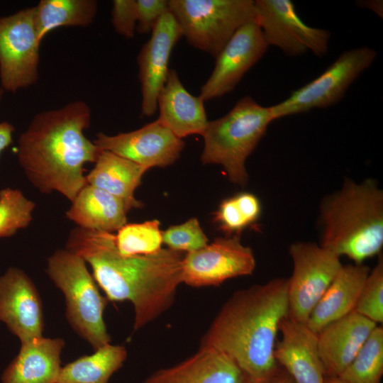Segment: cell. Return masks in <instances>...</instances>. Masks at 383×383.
Wrapping results in <instances>:
<instances>
[{
	"label": "cell",
	"instance_id": "cell-1",
	"mask_svg": "<svg viewBox=\"0 0 383 383\" xmlns=\"http://www.w3.org/2000/svg\"><path fill=\"white\" fill-rule=\"evenodd\" d=\"M66 248L90 265L108 301L133 304L134 331L168 309L182 283V252L167 248L150 255L125 256L118 252L113 233L79 227L70 231Z\"/></svg>",
	"mask_w": 383,
	"mask_h": 383
},
{
	"label": "cell",
	"instance_id": "cell-2",
	"mask_svg": "<svg viewBox=\"0 0 383 383\" xmlns=\"http://www.w3.org/2000/svg\"><path fill=\"white\" fill-rule=\"evenodd\" d=\"M288 316L287 278L276 277L235 292L201 340L230 357L252 383H265L278 370L274 349Z\"/></svg>",
	"mask_w": 383,
	"mask_h": 383
},
{
	"label": "cell",
	"instance_id": "cell-3",
	"mask_svg": "<svg viewBox=\"0 0 383 383\" xmlns=\"http://www.w3.org/2000/svg\"><path fill=\"white\" fill-rule=\"evenodd\" d=\"M91 122L82 101L35 115L18 140V160L39 192H57L71 202L87 185L84 165L95 162L100 150L84 135Z\"/></svg>",
	"mask_w": 383,
	"mask_h": 383
},
{
	"label": "cell",
	"instance_id": "cell-4",
	"mask_svg": "<svg viewBox=\"0 0 383 383\" xmlns=\"http://www.w3.org/2000/svg\"><path fill=\"white\" fill-rule=\"evenodd\" d=\"M318 225L321 246L362 264L383 246L382 190L373 179H345L321 201Z\"/></svg>",
	"mask_w": 383,
	"mask_h": 383
},
{
	"label": "cell",
	"instance_id": "cell-5",
	"mask_svg": "<svg viewBox=\"0 0 383 383\" xmlns=\"http://www.w3.org/2000/svg\"><path fill=\"white\" fill-rule=\"evenodd\" d=\"M274 121L270 106L250 96L243 97L226 115L209 121L202 134V163L221 165L231 182L245 186L246 160Z\"/></svg>",
	"mask_w": 383,
	"mask_h": 383
},
{
	"label": "cell",
	"instance_id": "cell-6",
	"mask_svg": "<svg viewBox=\"0 0 383 383\" xmlns=\"http://www.w3.org/2000/svg\"><path fill=\"white\" fill-rule=\"evenodd\" d=\"M46 272L63 293L66 318L77 334L94 351L109 344L104 320L109 301L101 294L84 259L66 248L57 250L48 258Z\"/></svg>",
	"mask_w": 383,
	"mask_h": 383
},
{
	"label": "cell",
	"instance_id": "cell-7",
	"mask_svg": "<svg viewBox=\"0 0 383 383\" xmlns=\"http://www.w3.org/2000/svg\"><path fill=\"white\" fill-rule=\"evenodd\" d=\"M189 45L216 58L233 34L255 21L252 0H169Z\"/></svg>",
	"mask_w": 383,
	"mask_h": 383
},
{
	"label": "cell",
	"instance_id": "cell-8",
	"mask_svg": "<svg viewBox=\"0 0 383 383\" xmlns=\"http://www.w3.org/2000/svg\"><path fill=\"white\" fill-rule=\"evenodd\" d=\"M376 57L377 52L367 46L345 51L316 78L294 90L286 99L270 106L274 119L336 104Z\"/></svg>",
	"mask_w": 383,
	"mask_h": 383
},
{
	"label": "cell",
	"instance_id": "cell-9",
	"mask_svg": "<svg viewBox=\"0 0 383 383\" xmlns=\"http://www.w3.org/2000/svg\"><path fill=\"white\" fill-rule=\"evenodd\" d=\"M293 263L287 278L288 317L306 323L343 264L340 258L312 242H295L289 248Z\"/></svg>",
	"mask_w": 383,
	"mask_h": 383
},
{
	"label": "cell",
	"instance_id": "cell-10",
	"mask_svg": "<svg viewBox=\"0 0 383 383\" xmlns=\"http://www.w3.org/2000/svg\"><path fill=\"white\" fill-rule=\"evenodd\" d=\"M35 7L0 17V79L4 90L16 92L36 83L39 47Z\"/></svg>",
	"mask_w": 383,
	"mask_h": 383
},
{
	"label": "cell",
	"instance_id": "cell-11",
	"mask_svg": "<svg viewBox=\"0 0 383 383\" xmlns=\"http://www.w3.org/2000/svg\"><path fill=\"white\" fill-rule=\"evenodd\" d=\"M255 22L260 28L268 46L273 45L289 56L311 51L326 55L330 31L306 24L290 0L254 1Z\"/></svg>",
	"mask_w": 383,
	"mask_h": 383
},
{
	"label": "cell",
	"instance_id": "cell-12",
	"mask_svg": "<svg viewBox=\"0 0 383 383\" xmlns=\"http://www.w3.org/2000/svg\"><path fill=\"white\" fill-rule=\"evenodd\" d=\"M256 261L252 249L243 245L239 235L216 238L182 262V283L194 287L218 286L234 277L251 274Z\"/></svg>",
	"mask_w": 383,
	"mask_h": 383
},
{
	"label": "cell",
	"instance_id": "cell-13",
	"mask_svg": "<svg viewBox=\"0 0 383 383\" xmlns=\"http://www.w3.org/2000/svg\"><path fill=\"white\" fill-rule=\"evenodd\" d=\"M268 47L255 21L241 26L215 58L214 68L201 88L200 98L205 101L231 92Z\"/></svg>",
	"mask_w": 383,
	"mask_h": 383
},
{
	"label": "cell",
	"instance_id": "cell-14",
	"mask_svg": "<svg viewBox=\"0 0 383 383\" xmlns=\"http://www.w3.org/2000/svg\"><path fill=\"white\" fill-rule=\"evenodd\" d=\"M93 142L100 150L112 152L148 170L172 164L185 145L157 119L128 133L115 135L99 133Z\"/></svg>",
	"mask_w": 383,
	"mask_h": 383
},
{
	"label": "cell",
	"instance_id": "cell-15",
	"mask_svg": "<svg viewBox=\"0 0 383 383\" xmlns=\"http://www.w3.org/2000/svg\"><path fill=\"white\" fill-rule=\"evenodd\" d=\"M0 321L21 343L43 336L40 294L27 274L18 267H9L0 277Z\"/></svg>",
	"mask_w": 383,
	"mask_h": 383
},
{
	"label": "cell",
	"instance_id": "cell-16",
	"mask_svg": "<svg viewBox=\"0 0 383 383\" xmlns=\"http://www.w3.org/2000/svg\"><path fill=\"white\" fill-rule=\"evenodd\" d=\"M182 36L179 25L168 11L160 18L138 55L141 111L145 116L157 111V96L167 80L172 50Z\"/></svg>",
	"mask_w": 383,
	"mask_h": 383
},
{
	"label": "cell",
	"instance_id": "cell-17",
	"mask_svg": "<svg viewBox=\"0 0 383 383\" xmlns=\"http://www.w3.org/2000/svg\"><path fill=\"white\" fill-rule=\"evenodd\" d=\"M279 334L274 354L277 363L296 383H325L317 335L304 323L288 316L281 321Z\"/></svg>",
	"mask_w": 383,
	"mask_h": 383
},
{
	"label": "cell",
	"instance_id": "cell-18",
	"mask_svg": "<svg viewBox=\"0 0 383 383\" xmlns=\"http://www.w3.org/2000/svg\"><path fill=\"white\" fill-rule=\"evenodd\" d=\"M377 326L353 311L323 328L317 334V348L326 377H338Z\"/></svg>",
	"mask_w": 383,
	"mask_h": 383
},
{
	"label": "cell",
	"instance_id": "cell-19",
	"mask_svg": "<svg viewBox=\"0 0 383 383\" xmlns=\"http://www.w3.org/2000/svg\"><path fill=\"white\" fill-rule=\"evenodd\" d=\"M143 383H252L227 355L201 347L191 357L167 368L160 369Z\"/></svg>",
	"mask_w": 383,
	"mask_h": 383
},
{
	"label": "cell",
	"instance_id": "cell-20",
	"mask_svg": "<svg viewBox=\"0 0 383 383\" xmlns=\"http://www.w3.org/2000/svg\"><path fill=\"white\" fill-rule=\"evenodd\" d=\"M204 102L186 89L176 70L170 69L157 96V120L180 138L202 135L209 123Z\"/></svg>",
	"mask_w": 383,
	"mask_h": 383
},
{
	"label": "cell",
	"instance_id": "cell-21",
	"mask_svg": "<svg viewBox=\"0 0 383 383\" xmlns=\"http://www.w3.org/2000/svg\"><path fill=\"white\" fill-rule=\"evenodd\" d=\"M370 271L363 263L343 265L305 325L317 335L331 323L354 311Z\"/></svg>",
	"mask_w": 383,
	"mask_h": 383
},
{
	"label": "cell",
	"instance_id": "cell-22",
	"mask_svg": "<svg viewBox=\"0 0 383 383\" xmlns=\"http://www.w3.org/2000/svg\"><path fill=\"white\" fill-rule=\"evenodd\" d=\"M65 341L43 336L21 343L18 355L4 370L1 383H56Z\"/></svg>",
	"mask_w": 383,
	"mask_h": 383
},
{
	"label": "cell",
	"instance_id": "cell-23",
	"mask_svg": "<svg viewBox=\"0 0 383 383\" xmlns=\"http://www.w3.org/2000/svg\"><path fill=\"white\" fill-rule=\"evenodd\" d=\"M128 211L118 198L87 184L71 202L65 215L79 228L113 233L127 223Z\"/></svg>",
	"mask_w": 383,
	"mask_h": 383
},
{
	"label": "cell",
	"instance_id": "cell-24",
	"mask_svg": "<svg viewBox=\"0 0 383 383\" xmlns=\"http://www.w3.org/2000/svg\"><path fill=\"white\" fill-rule=\"evenodd\" d=\"M86 175L87 184L100 188L121 199L128 211L140 208L134 193L147 168L112 152L101 150Z\"/></svg>",
	"mask_w": 383,
	"mask_h": 383
},
{
	"label": "cell",
	"instance_id": "cell-25",
	"mask_svg": "<svg viewBox=\"0 0 383 383\" xmlns=\"http://www.w3.org/2000/svg\"><path fill=\"white\" fill-rule=\"evenodd\" d=\"M126 357L123 345L107 344L62 367L56 383H108Z\"/></svg>",
	"mask_w": 383,
	"mask_h": 383
},
{
	"label": "cell",
	"instance_id": "cell-26",
	"mask_svg": "<svg viewBox=\"0 0 383 383\" xmlns=\"http://www.w3.org/2000/svg\"><path fill=\"white\" fill-rule=\"evenodd\" d=\"M35 25L41 43L53 29L62 26L85 27L97 11L94 0H41L35 7Z\"/></svg>",
	"mask_w": 383,
	"mask_h": 383
},
{
	"label": "cell",
	"instance_id": "cell-27",
	"mask_svg": "<svg viewBox=\"0 0 383 383\" xmlns=\"http://www.w3.org/2000/svg\"><path fill=\"white\" fill-rule=\"evenodd\" d=\"M382 375L383 327L377 325L338 377L349 383H381Z\"/></svg>",
	"mask_w": 383,
	"mask_h": 383
},
{
	"label": "cell",
	"instance_id": "cell-28",
	"mask_svg": "<svg viewBox=\"0 0 383 383\" xmlns=\"http://www.w3.org/2000/svg\"><path fill=\"white\" fill-rule=\"evenodd\" d=\"M261 209L255 195L243 192L222 201L213 221L226 236H240L243 230L257 221Z\"/></svg>",
	"mask_w": 383,
	"mask_h": 383
},
{
	"label": "cell",
	"instance_id": "cell-29",
	"mask_svg": "<svg viewBox=\"0 0 383 383\" xmlns=\"http://www.w3.org/2000/svg\"><path fill=\"white\" fill-rule=\"evenodd\" d=\"M118 252L125 256L145 255L162 249V231L157 220L126 223L115 235Z\"/></svg>",
	"mask_w": 383,
	"mask_h": 383
},
{
	"label": "cell",
	"instance_id": "cell-30",
	"mask_svg": "<svg viewBox=\"0 0 383 383\" xmlns=\"http://www.w3.org/2000/svg\"><path fill=\"white\" fill-rule=\"evenodd\" d=\"M35 207L21 190L6 187L0 190V238L11 237L28 227Z\"/></svg>",
	"mask_w": 383,
	"mask_h": 383
},
{
	"label": "cell",
	"instance_id": "cell-31",
	"mask_svg": "<svg viewBox=\"0 0 383 383\" xmlns=\"http://www.w3.org/2000/svg\"><path fill=\"white\" fill-rule=\"evenodd\" d=\"M355 312L376 324L383 323V257L378 255L376 265L365 280Z\"/></svg>",
	"mask_w": 383,
	"mask_h": 383
},
{
	"label": "cell",
	"instance_id": "cell-32",
	"mask_svg": "<svg viewBox=\"0 0 383 383\" xmlns=\"http://www.w3.org/2000/svg\"><path fill=\"white\" fill-rule=\"evenodd\" d=\"M162 243L171 250L186 253L200 250L208 245V238L196 218L184 223L172 226L162 232Z\"/></svg>",
	"mask_w": 383,
	"mask_h": 383
},
{
	"label": "cell",
	"instance_id": "cell-33",
	"mask_svg": "<svg viewBox=\"0 0 383 383\" xmlns=\"http://www.w3.org/2000/svg\"><path fill=\"white\" fill-rule=\"evenodd\" d=\"M111 17L117 33L127 38L134 36L137 23L135 0H114Z\"/></svg>",
	"mask_w": 383,
	"mask_h": 383
},
{
	"label": "cell",
	"instance_id": "cell-34",
	"mask_svg": "<svg viewBox=\"0 0 383 383\" xmlns=\"http://www.w3.org/2000/svg\"><path fill=\"white\" fill-rule=\"evenodd\" d=\"M136 31L145 34L152 31L162 16L169 11L167 0H135Z\"/></svg>",
	"mask_w": 383,
	"mask_h": 383
},
{
	"label": "cell",
	"instance_id": "cell-35",
	"mask_svg": "<svg viewBox=\"0 0 383 383\" xmlns=\"http://www.w3.org/2000/svg\"><path fill=\"white\" fill-rule=\"evenodd\" d=\"M14 130L10 123L0 122V155L11 143Z\"/></svg>",
	"mask_w": 383,
	"mask_h": 383
},
{
	"label": "cell",
	"instance_id": "cell-36",
	"mask_svg": "<svg viewBox=\"0 0 383 383\" xmlns=\"http://www.w3.org/2000/svg\"><path fill=\"white\" fill-rule=\"evenodd\" d=\"M265 383H296L289 374L279 366L277 372Z\"/></svg>",
	"mask_w": 383,
	"mask_h": 383
},
{
	"label": "cell",
	"instance_id": "cell-37",
	"mask_svg": "<svg viewBox=\"0 0 383 383\" xmlns=\"http://www.w3.org/2000/svg\"><path fill=\"white\" fill-rule=\"evenodd\" d=\"M325 383H349L338 377H326Z\"/></svg>",
	"mask_w": 383,
	"mask_h": 383
},
{
	"label": "cell",
	"instance_id": "cell-38",
	"mask_svg": "<svg viewBox=\"0 0 383 383\" xmlns=\"http://www.w3.org/2000/svg\"><path fill=\"white\" fill-rule=\"evenodd\" d=\"M3 93H4V89L1 87H0V100L1 99Z\"/></svg>",
	"mask_w": 383,
	"mask_h": 383
}]
</instances>
